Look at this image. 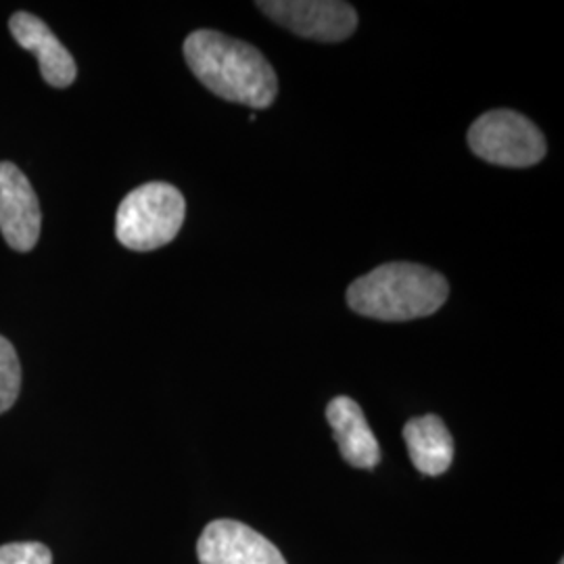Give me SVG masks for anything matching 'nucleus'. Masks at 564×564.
<instances>
[{"instance_id": "obj_1", "label": "nucleus", "mask_w": 564, "mask_h": 564, "mask_svg": "<svg viewBox=\"0 0 564 564\" xmlns=\"http://www.w3.org/2000/svg\"><path fill=\"white\" fill-rule=\"evenodd\" d=\"M184 59L197 80L224 101L265 109L276 99V74L249 42L197 30L184 41Z\"/></svg>"}, {"instance_id": "obj_2", "label": "nucleus", "mask_w": 564, "mask_h": 564, "mask_svg": "<svg viewBox=\"0 0 564 564\" xmlns=\"http://www.w3.org/2000/svg\"><path fill=\"white\" fill-rule=\"evenodd\" d=\"M447 295L449 284L440 272L421 263L391 262L351 282L347 303L366 318L405 323L435 314Z\"/></svg>"}, {"instance_id": "obj_3", "label": "nucleus", "mask_w": 564, "mask_h": 564, "mask_svg": "<svg viewBox=\"0 0 564 564\" xmlns=\"http://www.w3.org/2000/svg\"><path fill=\"white\" fill-rule=\"evenodd\" d=\"M186 216L181 191L167 182H149L130 191L116 214V237L132 251H153L174 241Z\"/></svg>"}, {"instance_id": "obj_4", "label": "nucleus", "mask_w": 564, "mask_h": 564, "mask_svg": "<svg viewBox=\"0 0 564 564\" xmlns=\"http://www.w3.org/2000/svg\"><path fill=\"white\" fill-rule=\"evenodd\" d=\"M468 147L484 162L505 167H529L545 155L540 128L510 109L489 111L475 121L468 130Z\"/></svg>"}, {"instance_id": "obj_5", "label": "nucleus", "mask_w": 564, "mask_h": 564, "mask_svg": "<svg viewBox=\"0 0 564 564\" xmlns=\"http://www.w3.org/2000/svg\"><path fill=\"white\" fill-rule=\"evenodd\" d=\"M258 7L289 32L316 42H341L358 28L351 4L337 0H260Z\"/></svg>"}, {"instance_id": "obj_6", "label": "nucleus", "mask_w": 564, "mask_h": 564, "mask_svg": "<svg viewBox=\"0 0 564 564\" xmlns=\"http://www.w3.org/2000/svg\"><path fill=\"white\" fill-rule=\"evenodd\" d=\"M41 202L15 163L0 162V235L20 253L41 239Z\"/></svg>"}, {"instance_id": "obj_7", "label": "nucleus", "mask_w": 564, "mask_h": 564, "mask_svg": "<svg viewBox=\"0 0 564 564\" xmlns=\"http://www.w3.org/2000/svg\"><path fill=\"white\" fill-rule=\"evenodd\" d=\"M197 556L202 564H286L281 550L239 521H214L203 529Z\"/></svg>"}, {"instance_id": "obj_8", "label": "nucleus", "mask_w": 564, "mask_h": 564, "mask_svg": "<svg viewBox=\"0 0 564 564\" xmlns=\"http://www.w3.org/2000/svg\"><path fill=\"white\" fill-rule=\"evenodd\" d=\"M9 30L21 48L36 55L42 78L48 86L67 88L76 82V61L41 18L28 11H18L9 20Z\"/></svg>"}, {"instance_id": "obj_9", "label": "nucleus", "mask_w": 564, "mask_h": 564, "mask_svg": "<svg viewBox=\"0 0 564 564\" xmlns=\"http://www.w3.org/2000/svg\"><path fill=\"white\" fill-rule=\"evenodd\" d=\"M326 419L345 463L354 468H375L381 463L379 442L364 416L362 408L351 398H335L326 408Z\"/></svg>"}, {"instance_id": "obj_10", "label": "nucleus", "mask_w": 564, "mask_h": 564, "mask_svg": "<svg viewBox=\"0 0 564 564\" xmlns=\"http://www.w3.org/2000/svg\"><path fill=\"white\" fill-rule=\"evenodd\" d=\"M403 440L410 460L426 477H440L452 466L454 440L440 416L426 414L408 421L403 426Z\"/></svg>"}, {"instance_id": "obj_11", "label": "nucleus", "mask_w": 564, "mask_h": 564, "mask_svg": "<svg viewBox=\"0 0 564 564\" xmlns=\"http://www.w3.org/2000/svg\"><path fill=\"white\" fill-rule=\"evenodd\" d=\"M21 389V364L13 343L0 335V414L18 402Z\"/></svg>"}, {"instance_id": "obj_12", "label": "nucleus", "mask_w": 564, "mask_h": 564, "mask_svg": "<svg viewBox=\"0 0 564 564\" xmlns=\"http://www.w3.org/2000/svg\"><path fill=\"white\" fill-rule=\"evenodd\" d=\"M0 564H53V554L39 542H13L0 545Z\"/></svg>"}, {"instance_id": "obj_13", "label": "nucleus", "mask_w": 564, "mask_h": 564, "mask_svg": "<svg viewBox=\"0 0 564 564\" xmlns=\"http://www.w3.org/2000/svg\"><path fill=\"white\" fill-rule=\"evenodd\" d=\"M558 564H564V561H561V563H558Z\"/></svg>"}]
</instances>
